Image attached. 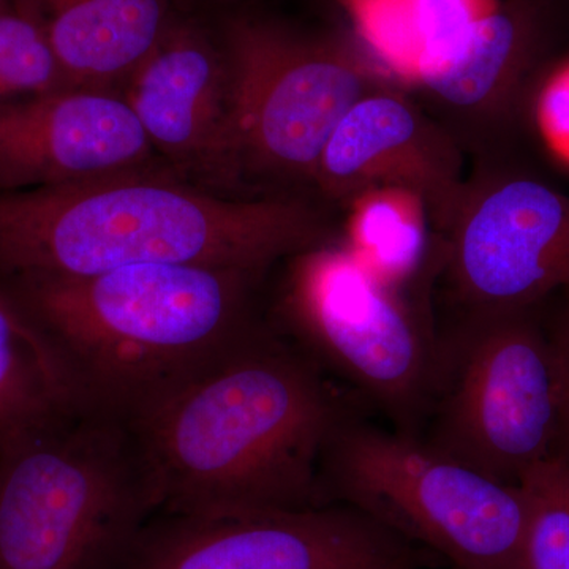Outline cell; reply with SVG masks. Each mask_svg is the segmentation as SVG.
Wrapping results in <instances>:
<instances>
[{
  "mask_svg": "<svg viewBox=\"0 0 569 569\" xmlns=\"http://www.w3.org/2000/svg\"><path fill=\"white\" fill-rule=\"evenodd\" d=\"M70 89L130 80L170 28L168 0H20Z\"/></svg>",
  "mask_w": 569,
  "mask_h": 569,
  "instance_id": "cell-15",
  "label": "cell"
},
{
  "mask_svg": "<svg viewBox=\"0 0 569 569\" xmlns=\"http://www.w3.org/2000/svg\"><path fill=\"white\" fill-rule=\"evenodd\" d=\"M126 99L61 89L0 100V192L66 186L157 167Z\"/></svg>",
  "mask_w": 569,
  "mask_h": 569,
  "instance_id": "cell-14",
  "label": "cell"
},
{
  "mask_svg": "<svg viewBox=\"0 0 569 569\" xmlns=\"http://www.w3.org/2000/svg\"><path fill=\"white\" fill-rule=\"evenodd\" d=\"M82 408L61 355L0 287V451Z\"/></svg>",
  "mask_w": 569,
  "mask_h": 569,
  "instance_id": "cell-16",
  "label": "cell"
},
{
  "mask_svg": "<svg viewBox=\"0 0 569 569\" xmlns=\"http://www.w3.org/2000/svg\"><path fill=\"white\" fill-rule=\"evenodd\" d=\"M70 89L43 29L18 6L0 14V100Z\"/></svg>",
  "mask_w": 569,
  "mask_h": 569,
  "instance_id": "cell-19",
  "label": "cell"
},
{
  "mask_svg": "<svg viewBox=\"0 0 569 569\" xmlns=\"http://www.w3.org/2000/svg\"><path fill=\"white\" fill-rule=\"evenodd\" d=\"M362 408L268 321L123 422L151 515H234L326 507V447Z\"/></svg>",
  "mask_w": 569,
  "mask_h": 569,
  "instance_id": "cell-1",
  "label": "cell"
},
{
  "mask_svg": "<svg viewBox=\"0 0 569 569\" xmlns=\"http://www.w3.org/2000/svg\"><path fill=\"white\" fill-rule=\"evenodd\" d=\"M230 142L244 198L316 197L329 138L356 102L402 81L348 22L302 29L238 14L224 24Z\"/></svg>",
  "mask_w": 569,
  "mask_h": 569,
  "instance_id": "cell-4",
  "label": "cell"
},
{
  "mask_svg": "<svg viewBox=\"0 0 569 569\" xmlns=\"http://www.w3.org/2000/svg\"><path fill=\"white\" fill-rule=\"evenodd\" d=\"M545 317L556 370L560 451L569 459V290L546 301Z\"/></svg>",
  "mask_w": 569,
  "mask_h": 569,
  "instance_id": "cell-20",
  "label": "cell"
},
{
  "mask_svg": "<svg viewBox=\"0 0 569 569\" xmlns=\"http://www.w3.org/2000/svg\"><path fill=\"white\" fill-rule=\"evenodd\" d=\"M342 239L377 276L392 287L436 302L447 242L411 194L370 192L340 212Z\"/></svg>",
  "mask_w": 569,
  "mask_h": 569,
  "instance_id": "cell-17",
  "label": "cell"
},
{
  "mask_svg": "<svg viewBox=\"0 0 569 569\" xmlns=\"http://www.w3.org/2000/svg\"><path fill=\"white\" fill-rule=\"evenodd\" d=\"M149 518L132 433L107 411L0 451V569H119Z\"/></svg>",
  "mask_w": 569,
  "mask_h": 569,
  "instance_id": "cell-6",
  "label": "cell"
},
{
  "mask_svg": "<svg viewBox=\"0 0 569 569\" xmlns=\"http://www.w3.org/2000/svg\"><path fill=\"white\" fill-rule=\"evenodd\" d=\"M123 99L171 170L198 186L242 198L231 157L223 32L213 43L200 29L171 22L133 71Z\"/></svg>",
  "mask_w": 569,
  "mask_h": 569,
  "instance_id": "cell-13",
  "label": "cell"
},
{
  "mask_svg": "<svg viewBox=\"0 0 569 569\" xmlns=\"http://www.w3.org/2000/svg\"><path fill=\"white\" fill-rule=\"evenodd\" d=\"M282 266L272 328L397 432L421 437L440 377L436 302L385 282L342 233Z\"/></svg>",
  "mask_w": 569,
  "mask_h": 569,
  "instance_id": "cell-5",
  "label": "cell"
},
{
  "mask_svg": "<svg viewBox=\"0 0 569 569\" xmlns=\"http://www.w3.org/2000/svg\"><path fill=\"white\" fill-rule=\"evenodd\" d=\"M325 505L359 509L452 569H527V503L421 437L348 418L326 447Z\"/></svg>",
  "mask_w": 569,
  "mask_h": 569,
  "instance_id": "cell-7",
  "label": "cell"
},
{
  "mask_svg": "<svg viewBox=\"0 0 569 569\" xmlns=\"http://www.w3.org/2000/svg\"><path fill=\"white\" fill-rule=\"evenodd\" d=\"M567 56L569 26L552 0H497L426 52L407 88L468 163L529 156L538 93Z\"/></svg>",
  "mask_w": 569,
  "mask_h": 569,
  "instance_id": "cell-9",
  "label": "cell"
},
{
  "mask_svg": "<svg viewBox=\"0 0 569 569\" xmlns=\"http://www.w3.org/2000/svg\"><path fill=\"white\" fill-rule=\"evenodd\" d=\"M519 486L527 503L526 568L569 569V459L538 463Z\"/></svg>",
  "mask_w": 569,
  "mask_h": 569,
  "instance_id": "cell-18",
  "label": "cell"
},
{
  "mask_svg": "<svg viewBox=\"0 0 569 569\" xmlns=\"http://www.w3.org/2000/svg\"><path fill=\"white\" fill-rule=\"evenodd\" d=\"M557 9L560 10V13L563 14L565 20H567L569 26V0H553Z\"/></svg>",
  "mask_w": 569,
  "mask_h": 569,
  "instance_id": "cell-21",
  "label": "cell"
},
{
  "mask_svg": "<svg viewBox=\"0 0 569 569\" xmlns=\"http://www.w3.org/2000/svg\"><path fill=\"white\" fill-rule=\"evenodd\" d=\"M271 271L141 264L0 287L61 355L86 406L123 421L268 325Z\"/></svg>",
  "mask_w": 569,
  "mask_h": 569,
  "instance_id": "cell-3",
  "label": "cell"
},
{
  "mask_svg": "<svg viewBox=\"0 0 569 569\" xmlns=\"http://www.w3.org/2000/svg\"><path fill=\"white\" fill-rule=\"evenodd\" d=\"M340 236L313 197L238 198L171 168L0 192V282L141 264L277 266Z\"/></svg>",
  "mask_w": 569,
  "mask_h": 569,
  "instance_id": "cell-2",
  "label": "cell"
},
{
  "mask_svg": "<svg viewBox=\"0 0 569 569\" xmlns=\"http://www.w3.org/2000/svg\"><path fill=\"white\" fill-rule=\"evenodd\" d=\"M9 6H7L6 0H0V14L7 13L9 11Z\"/></svg>",
  "mask_w": 569,
  "mask_h": 569,
  "instance_id": "cell-22",
  "label": "cell"
},
{
  "mask_svg": "<svg viewBox=\"0 0 569 569\" xmlns=\"http://www.w3.org/2000/svg\"><path fill=\"white\" fill-rule=\"evenodd\" d=\"M445 561L342 503L159 516L119 569H432Z\"/></svg>",
  "mask_w": 569,
  "mask_h": 569,
  "instance_id": "cell-11",
  "label": "cell"
},
{
  "mask_svg": "<svg viewBox=\"0 0 569 569\" xmlns=\"http://www.w3.org/2000/svg\"><path fill=\"white\" fill-rule=\"evenodd\" d=\"M445 242L436 309L485 313L545 305L569 290V194L530 157L468 163Z\"/></svg>",
  "mask_w": 569,
  "mask_h": 569,
  "instance_id": "cell-10",
  "label": "cell"
},
{
  "mask_svg": "<svg viewBox=\"0 0 569 569\" xmlns=\"http://www.w3.org/2000/svg\"><path fill=\"white\" fill-rule=\"evenodd\" d=\"M468 168L456 138L399 81L367 93L343 116L321 153L313 192L339 212L370 192L411 194L445 241Z\"/></svg>",
  "mask_w": 569,
  "mask_h": 569,
  "instance_id": "cell-12",
  "label": "cell"
},
{
  "mask_svg": "<svg viewBox=\"0 0 569 569\" xmlns=\"http://www.w3.org/2000/svg\"><path fill=\"white\" fill-rule=\"evenodd\" d=\"M545 305L437 312L440 377L421 438L505 485L519 486L531 468L561 455Z\"/></svg>",
  "mask_w": 569,
  "mask_h": 569,
  "instance_id": "cell-8",
  "label": "cell"
}]
</instances>
